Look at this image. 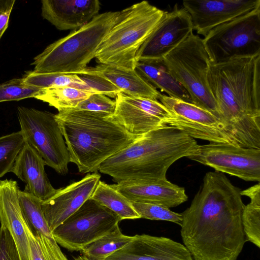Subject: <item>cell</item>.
<instances>
[{
	"label": "cell",
	"mask_w": 260,
	"mask_h": 260,
	"mask_svg": "<svg viewBox=\"0 0 260 260\" xmlns=\"http://www.w3.org/2000/svg\"><path fill=\"white\" fill-rule=\"evenodd\" d=\"M241 190L224 173H207L181 213V235L194 260H237L246 242Z\"/></svg>",
	"instance_id": "cell-1"
},
{
	"label": "cell",
	"mask_w": 260,
	"mask_h": 260,
	"mask_svg": "<svg viewBox=\"0 0 260 260\" xmlns=\"http://www.w3.org/2000/svg\"><path fill=\"white\" fill-rule=\"evenodd\" d=\"M207 81L226 131L239 146L260 149V54L211 63Z\"/></svg>",
	"instance_id": "cell-2"
},
{
	"label": "cell",
	"mask_w": 260,
	"mask_h": 260,
	"mask_svg": "<svg viewBox=\"0 0 260 260\" xmlns=\"http://www.w3.org/2000/svg\"><path fill=\"white\" fill-rule=\"evenodd\" d=\"M197 145L184 132L164 125L137 137L103 162L99 171L117 183L165 180L170 167L192 154Z\"/></svg>",
	"instance_id": "cell-3"
},
{
	"label": "cell",
	"mask_w": 260,
	"mask_h": 260,
	"mask_svg": "<svg viewBox=\"0 0 260 260\" xmlns=\"http://www.w3.org/2000/svg\"><path fill=\"white\" fill-rule=\"evenodd\" d=\"M55 119L70 162L82 174L97 172L103 162L138 137L129 134L113 114L73 108L58 111Z\"/></svg>",
	"instance_id": "cell-4"
},
{
	"label": "cell",
	"mask_w": 260,
	"mask_h": 260,
	"mask_svg": "<svg viewBox=\"0 0 260 260\" xmlns=\"http://www.w3.org/2000/svg\"><path fill=\"white\" fill-rule=\"evenodd\" d=\"M120 11L99 14L87 23L48 45L34 58V72L67 75L86 73L102 42L112 28L125 15Z\"/></svg>",
	"instance_id": "cell-5"
},
{
	"label": "cell",
	"mask_w": 260,
	"mask_h": 260,
	"mask_svg": "<svg viewBox=\"0 0 260 260\" xmlns=\"http://www.w3.org/2000/svg\"><path fill=\"white\" fill-rule=\"evenodd\" d=\"M166 13L147 1L127 8L124 16L112 28L100 45L95 56L97 62L135 70L138 50Z\"/></svg>",
	"instance_id": "cell-6"
},
{
	"label": "cell",
	"mask_w": 260,
	"mask_h": 260,
	"mask_svg": "<svg viewBox=\"0 0 260 260\" xmlns=\"http://www.w3.org/2000/svg\"><path fill=\"white\" fill-rule=\"evenodd\" d=\"M163 60L187 92L192 103L219 118L216 104L208 84L207 73L211 61L203 39L191 33Z\"/></svg>",
	"instance_id": "cell-7"
},
{
	"label": "cell",
	"mask_w": 260,
	"mask_h": 260,
	"mask_svg": "<svg viewBox=\"0 0 260 260\" xmlns=\"http://www.w3.org/2000/svg\"><path fill=\"white\" fill-rule=\"evenodd\" d=\"M211 63L260 54V8L220 24L203 39Z\"/></svg>",
	"instance_id": "cell-8"
},
{
	"label": "cell",
	"mask_w": 260,
	"mask_h": 260,
	"mask_svg": "<svg viewBox=\"0 0 260 260\" xmlns=\"http://www.w3.org/2000/svg\"><path fill=\"white\" fill-rule=\"evenodd\" d=\"M17 113L24 142L38 152L46 165L67 174L70 155L55 114L23 106L17 107Z\"/></svg>",
	"instance_id": "cell-9"
},
{
	"label": "cell",
	"mask_w": 260,
	"mask_h": 260,
	"mask_svg": "<svg viewBox=\"0 0 260 260\" xmlns=\"http://www.w3.org/2000/svg\"><path fill=\"white\" fill-rule=\"evenodd\" d=\"M120 220L113 211L90 198L52 234L57 243L67 250L81 251L113 231Z\"/></svg>",
	"instance_id": "cell-10"
},
{
	"label": "cell",
	"mask_w": 260,
	"mask_h": 260,
	"mask_svg": "<svg viewBox=\"0 0 260 260\" xmlns=\"http://www.w3.org/2000/svg\"><path fill=\"white\" fill-rule=\"evenodd\" d=\"M158 101L173 115L165 125L177 128L194 139L239 146L219 119L211 112L192 103L162 93Z\"/></svg>",
	"instance_id": "cell-11"
},
{
	"label": "cell",
	"mask_w": 260,
	"mask_h": 260,
	"mask_svg": "<svg viewBox=\"0 0 260 260\" xmlns=\"http://www.w3.org/2000/svg\"><path fill=\"white\" fill-rule=\"evenodd\" d=\"M190 159L247 181H260V149L227 143L198 145Z\"/></svg>",
	"instance_id": "cell-12"
},
{
	"label": "cell",
	"mask_w": 260,
	"mask_h": 260,
	"mask_svg": "<svg viewBox=\"0 0 260 260\" xmlns=\"http://www.w3.org/2000/svg\"><path fill=\"white\" fill-rule=\"evenodd\" d=\"M113 116L131 135L138 137L159 127L173 115L158 100L135 97L119 92Z\"/></svg>",
	"instance_id": "cell-13"
},
{
	"label": "cell",
	"mask_w": 260,
	"mask_h": 260,
	"mask_svg": "<svg viewBox=\"0 0 260 260\" xmlns=\"http://www.w3.org/2000/svg\"><path fill=\"white\" fill-rule=\"evenodd\" d=\"M190 16L184 8L176 5L167 12L157 26L145 41L136 54L139 60H162L191 33Z\"/></svg>",
	"instance_id": "cell-14"
},
{
	"label": "cell",
	"mask_w": 260,
	"mask_h": 260,
	"mask_svg": "<svg viewBox=\"0 0 260 260\" xmlns=\"http://www.w3.org/2000/svg\"><path fill=\"white\" fill-rule=\"evenodd\" d=\"M193 29L205 37L215 27L260 8L259 0H195L183 1Z\"/></svg>",
	"instance_id": "cell-15"
},
{
	"label": "cell",
	"mask_w": 260,
	"mask_h": 260,
	"mask_svg": "<svg viewBox=\"0 0 260 260\" xmlns=\"http://www.w3.org/2000/svg\"><path fill=\"white\" fill-rule=\"evenodd\" d=\"M100 178L96 173L88 174L82 179L57 189L51 198L41 203L51 232L90 198Z\"/></svg>",
	"instance_id": "cell-16"
},
{
	"label": "cell",
	"mask_w": 260,
	"mask_h": 260,
	"mask_svg": "<svg viewBox=\"0 0 260 260\" xmlns=\"http://www.w3.org/2000/svg\"><path fill=\"white\" fill-rule=\"evenodd\" d=\"M105 260H193L183 244L170 238L147 234L133 239Z\"/></svg>",
	"instance_id": "cell-17"
},
{
	"label": "cell",
	"mask_w": 260,
	"mask_h": 260,
	"mask_svg": "<svg viewBox=\"0 0 260 260\" xmlns=\"http://www.w3.org/2000/svg\"><path fill=\"white\" fill-rule=\"evenodd\" d=\"M41 15L60 30H76L99 14L98 0H42Z\"/></svg>",
	"instance_id": "cell-18"
},
{
	"label": "cell",
	"mask_w": 260,
	"mask_h": 260,
	"mask_svg": "<svg viewBox=\"0 0 260 260\" xmlns=\"http://www.w3.org/2000/svg\"><path fill=\"white\" fill-rule=\"evenodd\" d=\"M111 185L131 202L156 204L170 208L180 205L188 199L183 187L167 179L124 182Z\"/></svg>",
	"instance_id": "cell-19"
},
{
	"label": "cell",
	"mask_w": 260,
	"mask_h": 260,
	"mask_svg": "<svg viewBox=\"0 0 260 260\" xmlns=\"http://www.w3.org/2000/svg\"><path fill=\"white\" fill-rule=\"evenodd\" d=\"M45 162L38 152L24 142L10 172L25 183V190L44 202L56 191L45 172Z\"/></svg>",
	"instance_id": "cell-20"
},
{
	"label": "cell",
	"mask_w": 260,
	"mask_h": 260,
	"mask_svg": "<svg viewBox=\"0 0 260 260\" xmlns=\"http://www.w3.org/2000/svg\"><path fill=\"white\" fill-rule=\"evenodd\" d=\"M17 182L12 179L0 180V221L12 236L21 260H29L24 219L20 208Z\"/></svg>",
	"instance_id": "cell-21"
},
{
	"label": "cell",
	"mask_w": 260,
	"mask_h": 260,
	"mask_svg": "<svg viewBox=\"0 0 260 260\" xmlns=\"http://www.w3.org/2000/svg\"><path fill=\"white\" fill-rule=\"evenodd\" d=\"M86 73L105 79L120 91L130 96L158 100L161 93L135 69L125 70L99 64L95 67H87Z\"/></svg>",
	"instance_id": "cell-22"
},
{
	"label": "cell",
	"mask_w": 260,
	"mask_h": 260,
	"mask_svg": "<svg viewBox=\"0 0 260 260\" xmlns=\"http://www.w3.org/2000/svg\"><path fill=\"white\" fill-rule=\"evenodd\" d=\"M135 70L152 86L168 96L192 103L187 92L174 77L162 60H139Z\"/></svg>",
	"instance_id": "cell-23"
},
{
	"label": "cell",
	"mask_w": 260,
	"mask_h": 260,
	"mask_svg": "<svg viewBox=\"0 0 260 260\" xmlns=\"http://www.w3.org/2000/svg\"><path fill=\"white\" fill-rule=\"evenodd\" d=\"M90 199L115 213L120 219L140 218L132 202L117 191L111 185L99 181Z\"/></svg>",
	"instance_id": "cell-24"
},
{
	"label": "cell",
	"mask_w": 260,
	"mask_h": 260,
	"mask_svg": "<svg viewBox=\"0 0 260 260\" xmlns=\"http://www.w3.org/2000/svg\"><path fill=\"white\" fill-rule=\"evenodd\" d=\"M93 93L70 86L41 89L35 98L48 103L58 111L73 109Z\"/></svg>",
	"instance_id": "cell-25"
},
{
	"label": "cell",
	"mask_w": 260,
	"mask_h": 260,
	"mask_svg": "<svg viewBox=\"0 0 260 260\" xmlns=\"http://www.w3.org/2000/svg\"><path fill=\"white\" fill-rule=\"evenodd\" d=\"M18 198L23 217L29 229L54 239L42 211L41 200L25 189L19 190Z\"/></svg>",
	"instance_id": "cell-26"
},
{
	"label": "cell",
	"mask_w": 260,
	"mask_h": 260,
	"mask_svg": "<svg viewBox=\"0 0 260 260\" xmlns=\"http://www.w3.org/2000/svg\"><path fill=\"white\" fill-rule=\"evenodd\" d=\"M22 78L27 85L40 89L70 86L96 93L78 75L43 73L32 71L27 72Z\"/></svg>",
	"instance_id": "cell-27"
},
{
	"label": "cell",
	"mask_w": 260,
	"mask_h": 260,
	"mask_svg": "<svg viewBox=\"0 0 260 260\" xmlns=\"http://www.w3.org/2000/svg\"><path fill=\"white\" fill-rule=\"evenodd\" d=\"M133 238L134 236L123 234L118 226L113 231L86 246L81 250V255L88 260H105Z\"/></svg>",
	"instance_id": "cell-28"
},
{
	"label": "cell",
	"mask_w": 260,
	"mask_h": 260,
	"mask_svg": "<svg viewBox=\"0 0 260 260\" xmlns=\"http://www.w3.org/2000/svg\"><path fill=\"white\" fill-rule=\"evenodd\" d=\"M27 237L29 260H68L54 239L31 232L25 221Z\"/></svg>",
	"instance_id": "cell-29"
},
{
	"label": "cell",
	"mask_w": 260,
	"mask_h": 260,
	"mask_svg": "<svg viewBox=\"0 0 260 260\" xmlns=\"http://www.w3.org/2000/svg\"><path fill=\"white\" fill-rule=\"evenodd\" d=\"M24 144L20 131L0 137V178L10 172Z\"/></svg>",
	"instance_id": "cell-30"
},
{
	"label": "cell",
	"mask_w": 260,
	"mask_h": 260,
	"mask_svg": "<svg viewBox=\"0 0 260 260\" xmlns=\"http://www.w3.org/2000/svg\"><path fill=\"white\" fill-rule=\"evenodd\" d=\"M244 205L242 214V223L246 241L260 247V197L250 198Z\"/></svg>",
	"instance_id": "cell-31"
},
{
	"label": "cell",
	"mask_w": 260,
	"mask_h": 260,
	"mask_svg": "<svg viewBox=\"0 0 260 260\" xmlns=\"http://www.w3.org/2000/svg\"><path fill=\"white\" fill-rule=\"evenodd\" d=\"M41 89L25 84L23 78L0 84V102L35 98Z\"/></svg>",
	"instance_id": "cell-32"
},
{
	"label": "cell",
	"mask_w": 260,
	"mask_h": 260,
	"mask_svg": "<svg viewBox=\"0 0 260 260\" xmlns=\"http://www.w3.org/2000/svg\"><path fill=\"white\" fill-rule=\"evenodd\" d=\"M132 204L140 218L169 221L181 225V213L174 212L165 206L141 202H132Z\"/></svg>",
	"instance_id": "cell-33"
},
{
	"label": "cell",
	"mask_w": 260,
	"mask_h": 260,
	"mask_svg": "<svg viewBox=\"0 0 260 260\" xmlns=\"http://www.w3.org/2000/svg\"><path fill=\"white\" fill-rule=\"evenodd\" d=\"M115 107V101L102 93H96L81 102L75 109L113 114Z\"/></svg>",
	"instance_id": "cell-34"
},
{
	"label": "cell",
	"mask_w": 260,
	"mask_h": 260,
	"mask_svg": "<svg viewBox=\"0 0 260 260\" xmlns=\"http://www.w3.org/2000/svg\"><path fill=\"white\" fill-rule=\"evenodd\" d=\"M0 260H21L12 236L2 225L0 226Z\"/></svg>",
	"instance_id": "cell-35"
},
{
	"label": "cell",
	"mask_w": 260,
	"mask_h": 260,
	"mask_svg": "<svg viewBox=\"0 0 260 260\" xmlns=\"http://www.w3.org/2000/svg\"><path fill=\"white\" fill-rule=\"evenodd\" d=\"M15 0H0V40L8 26Z\"/></svg>",
	"instance_id": "cell-36"
},
{
	"label": "cell",
	"mask_w": 260,
	"mask_h": 260,
	"mask_svg": "<svg viewBox=\"0 0 260 260\" xmlns=\"http://www.w3.org/2000/svg\"><path fill=\"white\" fill-rule=\"evenodd\" d=\"M74 260H88V259H87L86 257H85L84 256L81 255L78 256L77 257H75L74 259Z\"/></svg>",
	"instance_id": "cell-37"
}]
</instances>
